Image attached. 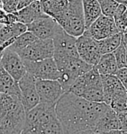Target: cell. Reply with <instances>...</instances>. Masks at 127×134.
<instances>
[{"label":"cell","mask_w":127,"mask_h":134,"mask_svg":"<svg viewBox=\"0 0 127 134\" xmlns=\"http://www.w3.org/2000/svg\"><path fill=\"white\" fill-rule=\"evenodd\" d=\"M109 107L105 102H90L66 91L56 103L55 111L63 133H94L97 119Z\"/></svg>","instance_id":"1"},{"label":"cell","mask_w":127,"mask_h":134,"mask_svg":"<svg viewBox=\"0 0 127 134\" xmlns=\"http://www.w3.org/2000/svg\"><path fill=\"white\" fill-rule=\"evenodd\" d=\"M55 105L56 104L39 103L37 105L26 112L22 133H63L62 127L56 114Z\"/></svg>","instance_id":"2"},{"label":"cell","mask_w":127,"mask_h":134,"mask_svg":"<svg viewBox=\"0 0 127 134\" xmlns=\"http://www.w3.org/2000/svg\"><path fill=\"white\" fill-rule=\"evenodd\" d=\"M56 21L65 32L76 38L83 34L86 25L82 0H69L67 10Z\"/></svg>","instance_id":"3"},{"label":"cell","mask_w":127,"mask_h":134,"mask_svg":"<svg viewBox=\"0 0 127 134\" xmlns=\"http://www.w3.org/2000/svg\"><path fill=\"white\" fill-rule=\"evenodd\" d=\"M52 40L54 45L52 58L57 64L59 70L64 67L69 59L79 57L76 46V37L69 34L63 29H61Z\"/></svg>","instance_id":"4"},{"label":"cell","mask_w":127,"mask_h":134,"mask_svg":"<svg viewBox=\"0 0 127 134\" xmlns=\"http://www.w3.org/2000/svg\"><path fill=\"white\" fill-rule=\"evenodd\" d=\"M94 66L84 61L80 57L69 59L64 67L60 69V77L58 78L65 92L69 91V87L76 80V78L87 73Z\"/></svg>","instance_id":"5"},{"label":"cell","mask_w":127,"mask_h":134,"mask_svg":"<svg viewBox=\"0 0 127 134\" xmlns=\"http://www.w3.org/2000/svg\"><path fill=\"white\" fill-rule=\"evenodd\" d=\"M25 110L23 104L0 114V134H20L24 129Z\"/></svg>","instance_id":"6"},{"label":"cell","mask_w":127,"mask_h":134,"mask_svg":"<svg viewBox=\"0 0 127 134\" xmlns=\"http://www.w3.org/2000/svg\"><path fill=\"white\" fill-rule=\"evenodd\" d=\"M17 53L23 59L31 61H39L47 58H52L54 53L53 40L37 38Z\"/></svg>","instance_id":"7"},{"label":"cell","mask_w":127,"mask_h":134,"mask_svg":"<svg viewBox=\"0 0 127 134\" xmlns=\"http://www.w3.org/2000/svg\"><path fill=\"white\" fill-rule=\"evenodd\" d=\"M23 60L26 71L32 74L36 79H58L60 77V71L52 57L39 61Z\"/></svg>","instance_id":"8"},{"label":"cell","mask_w":127,"mask_h":134,"mask_svg":"<svg viewBox=\"0 0 127 134\" xmlns=\"http://www.w3.org/2000/svg\"><path fill=\"white\" fill-rule=\"evenodd\" d=\"M17 84L20 89L19 98L25 112H28L40 103L36 89V78L32 74L26 72L24 77L18 80Z\"/></svg>","instance_id":"9"},{"label":"cell","mask_w":127,"mask_h":134,"mask_svg":"<svg viewBox=\"0 0 127 134\" xmlns=\"http://www.w3.org/2000/svg\"><path fill=\"white\" fill-rule=\"evenodd\" d=\"M76 46L79 57L84 61L92 66L97 65L101 57L97 40L85 31L83 34L76 38Z\"/></svg>","instance_id":"10"},{"label":"cell","mask_w":127,"mask_h":134,"mask_svg":"<svg viewBox=\"0 0 127 134\" xmlns=\"http://www.w3.org/2000/svg\"><path fill=\"white\" fill-rule=\"evenodd\" d=\"M36 89L40 103L56 104L65 93L58 79H36Z\"/></svg>","instance_id":"11"},{"label":"cell","mask_w":127,"mask_h":134,"mask_svg":"<svg viewBox=\"0 0 127 134\" xmlns=\"http://www.w3.org/2000/svg\"><path fill=\"white\" fill-rule=\"evenodd\" d=\"M61 29L56 20L47 14L27 24V31L39 39H53Z\"/></svg>","instance_id":"12"},{"label":"cell","mask_w":127,"mask_h":134,"mask_svg":"<svg viewBox=\"0 0 127 134\" xmlns=\"http://www.w3.org/2000/svg\"><path fill=\"white\" fill-rule=\"evenodd\" d=\"M85 31L97 41L112 36L117 32H121L116 26L114 18L103 14Z\"/></svg>","instance_id":"13"},{"label":"cell","mask_w":127,"mask_h":134,"mask_svg":"<svg viewBox=\"0 0 127 134\" xmlns=\"http://www.w3.org/2000/svg\"><path fill=\"white\" fill-rule=\"evenodd\" d=\"M0 64L16 82L24 77V74L27 72L24 60L20 57V55L16 51L9 48L4 49Z\"/></svg>","instance_id":"14"},{"label":"cell","mask_w":127,"mask_h":134,"mask_svg":"<svg viewBox=\"0 0 127 134\" xmlns=\"http://www.w3.org/2000/svg\"><path fill=\"white\" fill-rule=\"evenodd\" d=\"M94 133H123L117 113L111 106L97 119Z\"/></svg>","instance_id":"15"},{"label":"cell","mask_w":127,"mask_h":134,"mask_svg":"<svg viewBox=\"0 0 127 134\" xmlns=\"http://www.w3.org/2000/svg\"><path fill=\"white\" fill-rule=\"evenodd\" d=\"M104 91V102L109 105L113 98L127 90L115 75H101Z\"/></svg>","instance_id":"16"},{"label":"cell","mask_w":127,"mask_h":134,"mask_svg":"<svg viewBox=\"0 0 127 134\" xmlns=\"http://www.w3.org/2000/svg\"><path fill=\"white\" fill-rule=\"evenodd\" d=\"M15 13L18 18V21L25 24H29L34 20L46 15V14L42 9L40 0H34L27 7L17 10Z\"/></svg>","instance_id":"17"},{"label":"cell","mask_w":127,"mask_h":134,"mask_svg":"<svg viewBox=\"0 0 127 134\" xmlns=\"http://www.w3.org/2000/svg\"><path fill=\"white\" fill-rule=\"evenodd\" d=\"M42 11L57 20L68 8L69 0H40Z\"/></svg>","instance_id":"18"},{"label":"cell","mask_w":127,"mask_h":134,"mask_svg":"<svg viewBox=\"0 0 127 134\" xmlns=\"http://www.w3.org/2000/svg\"><path fill=\"white\" fill-rule=\"evenodd\" d=\"M82 7L85 25L87 29L101 15L102 11L97 0H82Z\"/></svg>","instance_id":"19"},{"label":"cell","mask_w":127,"mask_h":134,"mask_svg":"<svg viewBox=\"0 0 127 134\" xmlns=\"http://www.w3.org/2000/svg\"><path fill=\"white\" fill-rule=\"evenodd\" d=\"M95 67L100 75H114L118 69L117 63L113 52L102 54Z\"/></svg>","instance_id":"20"},{"label":"cell","mask_w":127,"mask_h":134,"mask_svg":"<svg viewBox=\"0 0 127 134\" xmlns=\"http://www.w3.org/2000/svg\"><path fill=\"white\" fill-rule=\"evenodd\" d=\"M0 93L20 96V89L17 82L0 64Z\"/></svg>","instance_id":"21"},{"label":"cell","mask_w":127,"mask_h":134,"mask_svg":"<svg viewBox=\"0 0 127 134\" xmlns=\"http://www.w3.org/2000/svg\"><path fill=\"white\" fill-rule=\"evenodd\" d=\"M81 97L90 102H104V91L102 78H97L86 87Z\"/></svg>","instance_id":"22"},{"label":"cell","mask_w":127,"mask_h":134,"mask_svg":"<svg viewBox=\"0 0 127 134\" xmlns=\"http://www.w3.org/2000/svg\"><path fill=\"white\" fill-rule=\"evenodd\" d=\"M121 43H122V34L121 32H117L112 36L97 41L98 49H99L101 55L113 52Z\"/></svg>","instance_id":"23"},{"label":"cell","mask_w":127,"mask_h":134,"mask_svg":"<svg viewBox=\"0 0 127 134\" xmlns=\"http://www.w3.org/2000/svg\"><path fill=\"white\" fill-rule=\"evenodd\" d=\"M37 39V37L32 34L29 31H26L25 32L20 34L19 36H17L15 39L14 42L10 45L7 48L13 49V51H16V52H19L21 49L25 48L27 45H29L31 42H32L34 41H35Z\"/></svg>","instance_id":"24"},{"label":"cell","mask_w":127,"mask_h":134,"mask_svg":"<svg viewBox=\"0 0 127 134\" xmlns=\"http://www.w3.org/2000/svg\"><path fill=\"white\" fill-rule=\"evenodd\" d=\"M109 105L115 113L127 112V91L113 98Z\"/></svg>","instance_id":"25"},{"label":"cell","mask_w":127,"mask_h":134,"mask_svg":"<svg viewBox=\"0 0 127 134\" xmlns=\"http://www.w3.org/2000/svg\"><path fill=\"white\" fill-rule=\"evenodd\" d=\"M97 1L101 7L102 14L113 17L119 3H117L115 0H97Z\"/></svg>","instance_id":"26"},{"label":"cell","mask_w":127,"mask_h":134,"mask_svg":"<svg viewBox=\"0 0 127 134\" xmlns=\"http://www.w3.org/2000/svg\"><path fill=\"white\" fill-rule=\"evenodd\" d=\"M115 58L116 63H117V67L118 69L121 68H124L127 67V63H126V47L124 43H121L119 46L117 47L114 51H113Z\"/></svg>","instance_id":"27"},{"label":"cell","mask_w":127,"mask_h":134,"mask_svg":"<svg viewBox=\"0 0 127 134\" xmlns=\"http://www.w3.org/2000/svg\"><path fill=\"white\" fill-rule=\"evenodd\" d=\"M114 75L119 78L121 83L123 84V86H124V88L127 90V67L118 69Z\"/></svg>","instance_id":"28"},{"label":"cell","mask_w":127,"mask_h":134,"mask_svg":"<svg viewBox=\"0 0 127 134\" xmlns=\"http://www.w3.org/2000/svg\"><path fill=\"white\" fill-rule=\"evenodd\" d=\"M117 113L118 119L121 123V129L123 133H127V112L116 113Z\"/></svg>","instance_id":"29"},{"label":"cell","mask_w":127,"mask_h":134,"mask_svg":"<svg viewBox=\"0 0 127 134\" xmlns=\"http://www.w3.org/2000/svg\"><path fill=\"white\" fill-rule=\"evenodd\" d=\"M116 26L118 27L120 32L124 31V29L127 27V8H126L125 11H124V13L123 14V15H122V17H121V19L119 20V22L116 24Z\"/></svg>","instance_id":"30"},{"label":"cell","mask_w":127,"mask_h":134,"mask_svg":"<svg viewBox=\"0 0 127 134\" xmlns=\"http://www.w3.org/2000/svg\"><path fill=\"white\" fill-rule=\"evenodd\" d=\"M7 12L5 10L2 2H0V23L7 24Z\"/></svg>","instance_id":"31"},{"label":"cell","mask_w":127,"mask_h":134,"mask_svg":"<svg viewBox=\"0 0 127 134\" xmlns=\"http://www.w3.org/2000/svg\"><path fill=\"white\" fill-rule=\"evenodd\" d=\"M34 0H19L18 2V5H17V10H20L22 8L27 7L28 5H30Z\"/></svg>","instance_id":"32"},{"label":"cell","mask_w":127,"mask_h":134,"mask_svg":"<svg viewBox=\"0 0 127 134\" xmlns=\"http://www.w3.org/2000/svg\"><path fill=\"white\" fill-rule=\"evenodd\" d=\"M121 34H122V42L125 45V47H127V27L122 31Z\"/></svg>","instance_id":"33"},{"label":"cell","mask_w":127,"mask_h":134,"mask_svg":"<svg viewBox=\"0 0 127 134\" xmlns=\"http://www.w3.org/2000/svg\"><path fill=\"white\" fill-rule=\"evenodd\" d=\"M115 1L119 4H123V5H127V0H115Z\"/></svg>","instance_id":"34"},{"label":"cell","mask_w":127,"mask_h":134,"mask_svg":"<svg viewBox=\"0 0 127 134\" xmlns=\"http://www.w3.org/2000/svg\"><path fill=\"white\" fill-rule=\"evenodd\" d=\"M4 49L3 46H2L1 44H0V60H1V58H2V55H3V52H4Z\"/></svg>","instance_id":"35"},{"label":"cell","mask_w":127,"mask_h":134,"mask_svg":"<svg viewBox=\"0 0 127 134\" xmlns=\"http://www.w3.org/2000/svg\"></svg>","instance_id":"36"}]
</instances>
